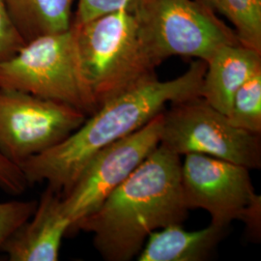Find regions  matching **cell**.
I'll return each mask as SVG.
<instances>
[{
	"mask_svg": "<svg viewBox=\"0 0 261 261\" xmlns=\"http://www.w3.org/2000/svg\"><path fill=\"white\" fill-rule=\"evenodd\" d=\"M140 0H79L72 23L80 24L109 13L137 9Z\"/></svg>",
	"mask_w": 261,
	"mask_h": 261,
	"instance_id": "cell-17",
	"label": "cell"
},
{
	"mask_svg": "<svg viewBox=\"0 0 261 261\" xmlns=\"http://www.w3.org/2000/svg\"><path fill=\"white\" fill-rule=\"evenodd\" d=\"M225 230V227L213 224L196 231H187L181 224L169 225L149 234L138 260H204L222 240Z\"/></svg>",
	"mask_w": 261,
	"mask_h": 261,
	"instance_id": "cell-12",
	"label": "cell"
},
{
	"mask_svg": "<svg viewBox=\"0 0 261 261\" xmlns=\"http://www.w3.org/2000/svg\"><path fill=\"white\" fill-rule=\"evenodd\" d=\"M227 117L235 127L261 135V70L236 91Z\"/></svg>",
	"mask_w": 261,
	"mask_h": 261,
	"instance_id": "cell-15",
	"label": "cell"
},
{
	"mask_svg": "<svg viewBox=\"0 0 261 261\" xmlns=\"http://www.w3.org/2000/svg\"><path fill=\"white\" fill-rule=\"evenodd\" d=\"M135 12L143 47L155 66L170 56L207 62L218 48L240 44L214 10L197 0H140Z\"/></svg>",
	"mask_w": 261,
	"mask_h": 261,
	"instance_id": "cell-5",
	"label": "cell"
},
{
	"mask_svg": "<svg viewBox=\"0 0 261 261\" xmlns=\"http://www.w3.org/2000/svg\"><path fill=\"white\" fill-rule=\"evenodd\" d=\"M203 4H205L206 6H208L209 8L214 10L215 12H218V0H197Z\"/></svg>",
	"mask_w": 261,
	"mask_h": 261,
	"instance_id": "cell-20",
	"label": "cell"
},
{
	"mask_svg": "<svg viewBox=\"0 0 261 261\" xmlns=\"http://www.w3.org/2000/svg\"><path fill=\"white\" fill-rule=\"evenodd\" d=\"M24 44L11 21L4 0H0V62L17 54Z\"/></svg>",
	"mask_w": 261,
	"mask_h": 261,
	"instance_id": "cell-18",
	"label": "cell"
},
{
	"mask_svg": "<svg viewBox=\"0 0 261 261\" xmlns=\"http://www.w3.org/2000/svg\"><path fill=\"white\" fill-rule=\"evenodd\" d=\"M37 200L0 202V251L10 236L28 222L34 213Z\"/></svg>",
	"mask_w": 261,
	"mask_h": 261,
	"instance_id": "cell-16",
	"label": "cell"
},
{
	"mask_svg": "<svg viewBox=\"0 0 261 261\" xmlns=\"http://www.w3.org/2000/svg\"><path fill=\"white\" fill-rule=\"evenodd\" d=\"M206 63L201 98L228 115L236 91L261 70V53L241 44L225 45L218 48Z\"/></svg>",
	"mask_w": 261,
	"mask_h": 261,
	"instance_id": "cell-11",
	"label": "cell"
},
{
	"mask_svg": "<svg viewBox=\"0 0 261 261\" xmlns=\"http://www.w3.org/2000/svg\"><path fill=\"white\" fill-rule=\"evenodd\" d=\"M164 112L139 130L98 152L62 195L65 213L72 222L70 233L74 232L75 224L94 213L158 147Z\"/></svg>",
	"mask_w": 261,
	"mask_h": 261,
	"instance_id": "cell-9",
	"label": "cell"
},
{
	"mask_svg": "<svg viewBox=\"0 0 261 261\" xmlns=\"http://www.w3.org/2000/svg\"><path fill=\"white\" fill-rule=\"evenodd\" d=\"M28 183L21 169L0 153V190L11 195H21Z\"/></svg>",
	"mask_w": 261,
	"mask_h": 261,
	"instance_id": "cell-19",
	"label": "cell"
},
{
	"mask_svg": "<svg viewBox=\"0 0 261 261\" xmlns=\"http://www.w3.org/2000/svg\"><path fill=\"white\" fill-rule=\"evenodd\" d=\"M75 0H4L13 25L25 43L72 27Z\"/></svg>",
	"mask_w": 261,
	"mask_h": 261,
	"instance_id": "cell-13",
	"label": "cell"
},
{
	"mask_svg": "<svg viewBox=\"0 0 261 261\" xmlns=\"http://www.w3.org/2000/svg\"><path fill=\"white\" fill-rule=\"evenodd\" d=\"M0 87L65 103L86 116L99 108L81 74L72 27L35 38L1 61Z\"/></svg>",
	"mask_w": 261,
	"mask_h": 261,
	"instance_id": "cell-4",
	"label": "cell"
},
{
	"mask_svg": "<svg viewBox=\"0 0 261 261\" xmlns=\"http://www.w3.org/2000/svg\"><path fill=\"white\" fill-rule=\"evenodd\" d=\"M206 68L197 59L174 80L161 82L153 75L105 101L65 140L19 166L28 185L46 182L64 195L98 152L139 130L167 103L201 97Z\"/></svg>",
	"mask_w": 261,
	"mask_h": 261,
	"instance_id": "cell-1",
	"label": "cell"
},
{
	"mask_svg": "<svg viewBox=\"0 0 261 261\" xmlns=\"http://www.w3.org/2000/svg\"><path fill=\"white\" fill-rule=\"evenodd\" d=\"M180 156L160 144L94 213L75 224L74 232L93 234L105 260L138 256L149 234L188 217L181 183Z\"/></svg>",
	"mask_w": 261,
	"mask_h": 261,
	"instance_id": "cell-2",
	"label": "cell"
},
{
	"mask_svg": "<svg viewBox=\"0 0 261 261\" xmlns=\"http://www.w3.org/2000/svg\"><path fill=\"white\" fill-rule=\"evenodd\" d=\"M184 156L181 183L188 209L205 210L211 224L225 228L242 221L252 235H259L261 197L254 192L250 169L202 154Z\"/></svg>",
	"mask_w": 261,
	"mask_h": 261,
	"instance_id": "cell-7",
	"label": "cell"
},
{
	"mask_svg": "<svg viewBox=\"0 0 261 261\" xmlns=\"http://www.w3.org/2000/svg\"><path fill=\"white\" fill-rule=\"evenodd\" d=\"M160 144L180 157L196 153L249 169L261 167L260 134L235 127L201 97L173 103L164 112Z\"/></svg>",
	"mask_w": 261,
	"mask_h": 261,
	"instance_id": "cell-6",
	"label": "cell"
},
{
	"mask_svg": "<svg viewBox=\"0 0 261 261\" xmlns=\"http://www.w3.org/2000/svg\"><path fill=\"white\" fill-rule=\"evenodd\" d=\"M218 12L233 24L241 45L261 53V0H218Z\"/></svg>",
	"mask_w": 261,
	"mask_h": 261,
	"instance_id": "cell-14",
	"label": "cell"
},
{
	"mask_svg": "<svg viewBox=\"0 0 261 261\" xmlns=\"http://www.w3.org/2000/svg\"><path fill=\"white\" fill-rule=\"evenodd\" d=\"M84 83L98 107L155 75L143 47L135 11L120 10L84 23H72Z\"/></svg>",
	"mask_w": 261,
	"mask_h": 261,
	"instance_id": "cell-3",
	"label": "cell"
},
{
	"mask_svg": "<svg viewBox=\"0 0 261 261\" xmlns=\"http://www.w3.org/2000/svg\"><path fill=\"white\" fill-rule=\"evenodd\" d=\"M86 117L65 103L0 87V153L19 167L65 140Z\"/></svg>",
	"mask_w": 261,
	"mask_h": 261,
	"instance_id": "cell-8",
	"label": "cell"
},
{
	"mask_svg": "<svg viewBox=\"0 0 261 261\" xmlns=\"http://www.w3.org/2000/svg\"><path fill=\"white\" fill-rule=\"evenodd\" d=\"M72 222L62 202V194L47 186L34 213L4 243L1 251L10 261H56Z\"/></svg>",
	"mask_w": 261,
	"mask_h": 261,
	"instance_id": "cell-10",
	"label": "cell"
}]
</instances>
